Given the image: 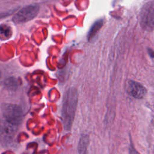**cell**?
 Returning a JSON list of instances; mask_svg holds the SVG:
<instances>
[{
  "mask_svg": "<svg viewBox=\"0 0 154 154\" xmlns=\"http://www.w3.org/2000/svg\"><path fill=\"white\" fill-rule=\"evenodd\" d=\"M78 99V91L75 88H69L64 94L61 117L64 128L66 131H69L71 129L76 111Z\"/></svg>",
  "mask_w": 154,
  "mask_h": 154,
  "instance_id": "cell-1",
  "label": "cell"
},
{
  "mask_svg": "<svg viewBox=\"0 0 154 154\" xmlns=\"http://www.w3.org/2000/svg\"><path fill=\"white\" fill-rule=\"evenodd\" d=\"M1 117L8 122L20 126L23 118L21 107L13 103H2L1 105Z\"/></svg>",
  "mask_w": 154,
  "mask_h": 154,
  "instance_id": "cell-2",
  "label": "cell"
},
{
  "mask_svg": "<svg viewBox=\"0 0 154 154\" xmlns=\"http://www.w3.org/2000/svg\"><path fill=\"white\" fill-rule=\"evenodd\" d=\"M19 127L2 117L0 118V142L2 146H8L13 143Z\"/></svg>",
  "mask_w": 154,
  "mask_h": 154,
  "instance_id": "cell-3",
  "label": "cell"
},
{
  "mask_svg": "<svg viewBox=\"0 0 154 154\" xmlns=\"http://www.w3.org/2000/svg\"><path fill=\"white\" fill-rule=\"evenodd\" d=\"M39 11V6L36 4L26 5L18 11L13 17L12 20L16 24H21L31 20Z\"/></svg>",
  "mask_w": 154,
  "mask_h": 154,
  "instance_id": "cell-4",
  "label": "cell"
},
{
  "mask_svg": "<svg viewBox=\"0 0 154 154\" xmlns=\"http://www.w3.org/2000/svg\"><path fill=\"white\" fill-rule=\"evenodd\" d=\"M154 5L153 2L146 4L141 10L140 14V23L143 28L147 30H152L153 28L154 19Z\"/></svg>",
  "mask_w": 154,
  "mask_h": 154,
  "instance_id": "cell-5",
  "label": "cell"
},
{
  "mask_svg": "<svg viewBox=\"0 0 154 154\" xmlns=\"http://www.w3.org/2000/svg\"><path fill=\"white\" fill-rule=\"evenodd\" d=\"M128 91L132 97L136 99L143 98L147 93L146 88L143 85L134 81L128 82Z\"/></svg>",
  "mask_w": 154,
  "mask_h": 154,
  "instance_id": "cell-6",
  "label": "cell"
},
{
  "mask_svg": "<svg viewBox=\"0 0 154 154\" xmlns=\"http://www.w3.org/2000/svg\"><path fill=\"white\" fill-rule=\"evenodd\" d=\"M103 23V20L99 19V20L96 21L93 24V25L90 28V31H88V35H87V39L89 42L91 41L94 38V37L96 35V34H97V32H99L100 29L102 28Z\"/></svg>",
  "mask_w": 154,
  "mask_h": 154,
  "instance_id": "cell-7",
  "label": "cell"
},
{
  "mask_svg": "<svg viewBox=\"0 0 154 154\" xmlns=\"http://www.w3.org/2000/svg\"><path fill=\"white\" fill-rule=\"evenodd\" d=\"M88 144L89 137L86 134L82 135L79 140L78 147L79 154H87Z\"/></svg>",
  "mask_w": 154,
  "mask_h": 154,
  "instance_id": "cell-8",
  "label": "cell"
},
{
  "mask_svg": "<svg viewBox=\"0 0 154 154\" xmlns=\"http://www.w3.org/2000/svg\"><path fill=\"white\" fill-rule=\"evenodd\" d=\"M12 34L11 28L5 24L0 25V38L1 40L8 39Z\"/></svg>",
  "mask_w": 154,
  "mask_h": 154,
  "instance_id": "cell-9",
  "label": "cell"
},
{
  "mask_svg": "<svg viewBox=\"0 0 154 154\" xmlns=\"http://www.w3.org/2000/svg\"><path fill=\"white\" fill-rule=\"evenodd\" d=\"M131 154H138V153L134 150H133V151L132 150H131Z\"/></svg>",
  "mask_w": 154,
  "mask_h": 154,
  "instance_id": "cell-10",
  "label": "cell"
},
{
  "mask_svg": "<svg viewBox=\"0 0 154 154\" xmlns=\"http://www.w3.org/2000/svg\"><path fill=\"white\" fill-rule=\"evenodd\" d=\"M1 72L0 71V78H1Z\"/></svg>",
  "mask_w": 154,
  "mask_h": 154,
  "instance_id": "cell-11",
  "label": "cell"
}]
</instances>
